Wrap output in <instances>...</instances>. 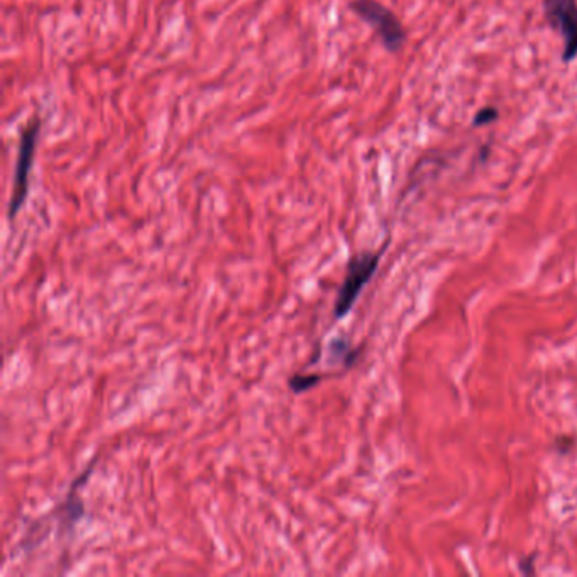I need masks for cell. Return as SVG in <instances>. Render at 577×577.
I'll use <instances>...</instances> for the list:
<instances>
[{
    "instance_id": "1",
    "label": "cell",
    "mask_w": 577,
    "mask_h": 577,
    "mask_svg": "<svg viewBox=\"0 0 577 577\" xmlns=\"http://www.w3.org/2000/svg\"><path fill=\"white\" fill-rule=\"evenodd\" d=\"M43 129V119L34 116L22 127L17 146L16 170L12 182L11 200H9V219H16L19 212L28 202L31 190V173H33L34 158L38 149L39 134Z\"/></svg>"
},
{
    "instance_id": "2",
    "label": "cell",
    "mask_w": 577,
    "mask_h": 577,
    "mask_svg": "<svg viewBox=\"0 0 577 577\" xmlns=\"http://www.w3.org/2000/svg\"><path fill=\"white\" fill-rule=\"evenodd\" d=\"M386 244L380 251L374 253H361L352 256L347 263L346 276L342 281L341 288L337 292L336 302H334V310H332V319L334 322L342 320L349 315L352 307L358 302L359 295L364 290V286L368 285L374 273L378 271L381 258L385 253Z\"/></svg>"
},
{
    "instance_id": "3",
    "label": "cell",
    "mask_w": 577,
    "mask_h": 577,
    "mask_svg": "<svg viewBox=\"0 0 577 577\" xmlns=\"http://www.w3.org/2000/svg\"><path fill=\"white\" fill-rule=\"evenodd\" d=\"M349 6L361 21L378 34L386 50L391 53L402 50L407 41V31L390 7L381 4L380 0H351Z\"/></svg>"
},
{
    "instance_id": "4",
    "label": "cell",
    "mask_w": 577,
    "mask_h": 577,
    "mask_svg": "<svg viewBox=\"0 0 577 577\" xmlns=\"http://www.w3.org/2000/svg\"><path fill=\"white\" fill-rule=\"evenodd\" d=\"M545 16L564 41L562 60L577 58V0H544Z\"/></svg>"
},
{
    "instance_id": "5",
    "label": "cell",
    "mask_w": 577,
    "mask_h": 577,
    "mask_svg": "<svg viewBox=\"0 0 577 577\" xmlns=\"http://www.w3.org/2000/svg\"><path fill=\"white\" fill-rule=\"evenodd\" d=\"M359 352L361 349H354L349 337H334L327 344V361L330 364L342 363L346 368H351L352 364L356 363Z\"/></svg>"
},
{
    "instance_id": "6",
    "label": "cell",
    "mask_w": 577,
    "mask_h": 577,
    "mask_svg": "<svg viewBox=\"0 0 577 577\" xmlns=\"http://www.w3.org/2000/svg\"><path fill=\"white\" fill-rule=\"evenodd\" d=\"M325 380L324 373H312V374H293L292 378L288 380V388L295 395H302V393H307V391L312 390L315 386L322 383Z\"/></svg>"
},
{
    "instance_id": "7",
    "label": "cell",
    "mask_w": 577,
    "mask_h": 577,
    "mask_svg": "<svg viewBox=\"0 0 577 577\" xmlns=\"http://www.w3.org/2000/svg\"><path fill=\"white\" fill-rule=\"evenodd\" d=\"M496 119H498V109H495V107H484L474 116L473 124L476 127L486 126V124L495 122Z\"/></svg>"
}]
</instances>
